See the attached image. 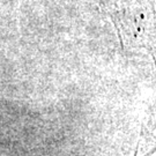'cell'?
<instances>
[]
</instances>
